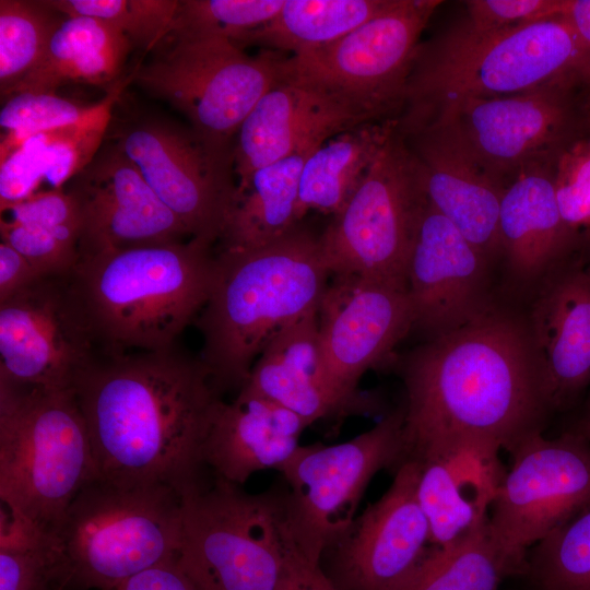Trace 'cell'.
<instances>
[{
    "instance_id": "1",
    "label": "cell",
    "mask_w": 590,
    "mask_h": 590,
    "mask_svg": "<svg viewBox=\"0 0 590 590\" xmlns=\"http://www.w3.org/2000/svg\"><path fill=\"white\" fill-rule=\"evenodd\" d=\"M404 456L459 448L512 453L554 412L527 318L495 307L405 357Z\"/></svg>"
},
{
    "instance_id": "2",
    "label": "cell",
    "mask_w": 590,
    "mask_h": 590,
    "mask_svg": "<svg viewBox=\"0 0 590 590\" xmlns=\"http://www.w3.org/2000/svg\"><path fill=\"white\" fill-rule=\"evenodd\" d=\"M74 391L98 476L184 497L209 481L203 450L222 399L199 356L176 346L97 356Z\"/></svg>"
},
{
    "instance_id": "3",
    "label": "cell",
    "mask_w": 590,
    "mask_h": 590,
    "mask_svg": "<svg viewBox=\"0 0 590 590\" xmlns=\"http://www.w3.org/2000/svg\"><path fill=\"white\" fill-rule=\"evenodd\" d=\"M330 279L319 236L298 226L260 248L216 251L212 290L196 324L199 357L220 396L239 391L269 343L318 310Z\"/></svg>"
},
{
    "instance_id": "4",
    "label": "cell",
    "mask_w": 590,
    "mask_h": 590,
    "mask_svg": "<svg viewBox=\"0 0 590 590\" xmlns=\"http://www.w3.org/2000/svg\"><path fill=\"white\" fill-rule=\"evenodd\" d=\"M215 269L212 244L190 238L81 257L69 284L97 352H156L197 319Z\"/></svg>"
},
{
    "instance_id": "5",
    "label": "cell",
    "mask_w": 590,
    "mask_h": 590,
    "mask_svg": "<svg viewBox=\"0 0 590 590\" xmlns=\"http://www.w3.org/2000/svg\"><path fill=\"white\" fill-rule=\"evenodd\" d=\"M184 498L163 484L93 480L50 533L62 589L111 590L176 557Z\"/></svg>"
},
{
    "instance_id": "6",
    "label": "cell",
    "mask_w": 590,
    "mask_h": 590,
    "mask_svg": "<svg viewBox=\"0 0 590 590\" xmlns=\"http://www.w3.org/2000/svg\"><path fill=\"white\" fill-rule=\"evenodd\" d=\"M96 477L74 390L0 381L1 508L51 533L75 496Z\"/></svg>"
},
{
    "instance_id": "7",
    "label": "cell",
    "mask_w": 590,
    "mask_h": 590,
    "mask_svg": "<svg viewBox=\"0 0 590 590\" xmlns=\"http://www.w3.org/2000/svg\"><path fill=\"white\" fill-rule=\"evenodd\" d=\"M580 57L574 31L558 14L491 33L460 22L420 46L403 116L467 98L520 94L571 72Z\"/></svg>"
},
{
    "instance_id": "8",
    "label": "cell",
    "mask_w": 590,
    "mask_h": 590,
    "mask_svg": "<svg viewBox=\"0 0 590 590\" xmlns=\"http://www.w3.org/2000/svg\"><path fill=\"white\" fill-rule=\"evenodd\" d=\"M297 552L284 483L249 494L212 475L184 498L177 560L199 590H283Z\"/></svg>"
},
{
    "instance_id": "9",
    "label": "cell",
    "mask_w": 590,
    "mask_h": 590,
    "mask_svg": "<svg viewBox=\"0 0 590 590\" xmlns=\"http://www.w3.org/2000/svg\"><path fill=\"white\" fill-rule=\"evenodd\" d=\"M151 51L132 81L180 111L194 133L225 156H232L229 143L260 98L292 73L282 52L249 56L219 36L169 32Z\"/></svg>"
},
{
    "instance_id": "10",
    "label": "cell",
    "mask_w": 590,
    "mask_h": 590,
    "mask_svg": "<svg viewBox=\"0 0 590 590\" xmlns=\"http://www.w3.org/2000/svg\"><path fill=\"white\" fill-rule=\"evenodd\" d=\"M420 164L396 127L345 205L319 236L334 275L406 290V267L425 203Z\"/></svg>"
},
{
    "instance_id": "11",
    "label": "cell",
    "mask_w": 590,
    "mask_h": 590,
    "mask_svg": "<svg viewBox=\"0 0 590 590\" xmlns=\"http://www.w3.org/2000/svg\"><path fill=\"white\" fill-rule=\"evenodd\" d=\"M404 410L334 445L299 446L278 472L285 485V515L299 554L319 565L326 546L357 516L373 477L404 462Z\"/></svg>"
},
{
    "instance_id": "12",
    "label": "cell",
    "mask_w": 590,
    "mask_h": 590,
    "mask_svg": "<svg viewBox=\"0 0 590 590\" xmlns=\"http://www.w3.org/2000/svg\"><path fill=\"white\" fill-rule=\"evenodd\" d=\"M436 0H390L377 15L338 40L291 56L293 73L323 86L370 121L404 107L420 37Z\"/></svg>"
},
{
    "instance_id": "13",
    "label": "cell",
    "mask_w": 590,
    "mask_h": 590,
    "mask_svg": "<svg viewBox=\"0 0 590 590\" xmlns=\"http://www.w3.org/2000/svg\"><path fill=\"white\" fill-rule=\"evenodd\" d=\"M492 503L487 531L524 574L529 548L590 504V442L569 430L536 434L512 453Z\"/></svg>"
},
{
    "instance_id": "14",
    "label": "cell",
    "mask_w": 590,
    "mask_h": 590,
    "mask_svg": "<svg viewBox=\"0 0 590 590\" xmlns=\"http://www.w3.org/2000/svg\"><path fill=\"white\" fill-rule=\"evenodd\" d=\"M432 115L449 121L476 158L506 184L533 164L554 161L585 134L571 72L520 94L467 98L402 118Z\"/></svg>"
},
{
    "instance_id": "15",
    "label": "cell",
    "mask_w": 590,
    "mask_h": 590,
    "mask_svg": "<svg viewBox=\"0 0 590 590\" xmlns=\"http://www.w3.org/2000/svg\"><path fill=\"white\" fill-rule=\"evenodd\" d=\"M111 140L191 238L219 241L236 188L232 156L213 151L191 128L148 115L116 125Z\"/></svg>"
},
{
    "instance_id": "16",
    "label": "cell",
    "mask_w": 590,
    "mask_h": 590,
    "mask_svg": "<svg viewBox=\"0 0 590 590\" xmlns=\"http://www.w3.org/2000/svg\"><path fill=\"white\" fill-rule=\"evenodd\" d=\"M318 332L324 378L354 414L376 413L379 402L358 382L413 329L408 290L355 275H334L319 303Z\"/></svg>"
},
{
    "instance_id": "17",
    "label": "cell",
    "mask_w": 590,
    "mask_h": 590,
    "mask_svg": "<svg viewBox=\"0 0 590 590\" xmlns=\"http://www.w3.org/2000/svg\"><path fill=\"white\" fill-rule=\"evenodd\" d=\"M69 275L40 276L0 302V381L74 390L98 356Z\"/></svg>"
},
{
    "instance_id": "18",
    "label": "cell",
    "mask_w": 590,
    "mask_h": 590,
    "mask_svg": "<svg viewBox=\"0 0 590 590\" xmlns=\"http://www.w3.org/2000/svg\"><path fill=\"white\" fill-rule=\"evenodd\" d=\"M388 489L323 550L319 566L340 590H402L430 547L416 496L418 465L405 460Z\"/></svg>"
},
{
    "instance_id": "19",
    "label": "cell",
    "mask_w": 590,
    "mask_h": 590,
    "mask_svg": "<svg viewBox=\"0 0 590 590\" xmlns=\"http://www.w3.org/2000/svg\"><path fill=\"white\" fill-rule=\"evenodd\" d=\"M489 262L428 202L422 208L406 267L414 324L427 340L493 310Z\"/></svg>"
},
{
    "instance_id": "20",
    "label": "cell",
    "mask_w": 590,
    "mask_h": 590,
    "mask_svg": "<svg viewBox=\"0 0 590 590\" xmlns=\"http://www.w3.org/2000/svg\"><path fill=\"white\" fill-rule=\"evenodd\" d=\"M64 189L80 210V258L191 238L111 139Z\"/></svg>"
},
{
    "instance_id": "21",
    "label": "cell",
    "mask_w": 590,
    "mask_h": 590,
    "mask_svg": "<svg viewBox=\"0 0 590 590\" xmlns=\"http://www.w3.org/2000/svg\"><path fill=\"white\" fill-rule=\"evenodd\" d=\"M398 128L420 164L427 202L491 263L500 260L498 219L507 184L476 158L445 118L401 119Z\"/></svg>"
},
{
    "instance_id": "22",
    "label": "cell",
    "mask_w": 590,
    "mask_h": 590,
    "mask_svg": "<svg viewBox=\"0 0 590 590\" xmlns=\"http://www.w3.org/2000/svg\"><path fill=\"white\" fill-rule=\"evenodd\" d=\"M374 122L327 88L292 73L267 92L241 123L232 160L237 180L302 148Z\"/></svg>"
},
{
    "instance_id": "23",
    "label": "cell",
    "mask_w": 590,
    "mask_h": 590,
    "mask_svg": "<svg viewBox=\"0 0 590 590\" xmlns=\"http://www.w3.org/2000/svg\"><path fill=\"white\" fill-rule=\"evenodd\" d=\"M527 321L554 411L573 405L590 385V262L578 253L536 287Z\"/></svg>"
},
{
    "instance_id": "24",
    "label": "cell",
    "mask_w": 590,
    "mask_h": 590,
    "mask_svg": "<svg viewBox=\"0 0 590 590\" xmlns=\"http://www.w3.org/2000/svg\"><path fill=\"white\" fill-rule=\"evenodd\" d=\"M554 161L522 169L502 194L500 260L509 281L520 288L536 290L552 271L576 256L580 247L582 233L569 229L558 208L553 184Z\"/></svg>"
},
{
    "instance_id": "25",
    "label": "cell",
    "mask_w": 590,
    "mask_h": 590,
    "mask_svg": "<svg viewBox=\"0 0 590 590\" xmlns=\"http://www.w3.org/2000/svg\"><path fill=\"white\" fill-rule=\"evenodd\" d=\"M307 427L291 410L239 390L215 410L203 450L205 465L213 476L241 486L255 473L278 471L287 462Z\"/></svg>"
},
{
    "instance_id": "26",
    "label": "cell",
    "mask_w": 590,
    "mask_h": 590,
    "mask_svg": "<svg viewBox=\"0 0 590 590\" xmlns=\"http://www.w3.org/2000/svg\"><path fill=\"white\" fill-rule=\"evenodd\" d=\"M416 496L430 528V547L451 546L487 524L505 474L498 452L459 448L414 460Z\"/></svg>"
},
{
    "instance_id": "27",
    "label": "cell",
    "mask_w": 590,
    "mask_h": 590,
    "mask_svg": "<svg viewBox=\"0 0 590 590\" xmlns=\"http://www.w3.org/2000/svg\"><path fill=\"white\" fill-rule=\"evenodd\" d=\"M317 311L269 343L240 389L291 410L309 426L324 418L354 414L324 378Z\"/></svg>"
},
{
    "instance_id": "28",
    "label": "cell",
    "mask_w": 590,
    "mask_h": 590,
    "mask_svg": "<svg viewBox=\"0 0 590 590\" xmlns=\"http://www.w3.org/2000/svg\"><path fill=\"white\" fill-rule=\"evenodd\" d=\"M133 48L114 25L90 16H63L36 66L8 94L56 91L67 84L110 88ZM5 97V98H7Z\"/></svg>"
},
{
    "instance_id": "29",
    "label": "cell",
    "mask_w": 590,
    "mask_h": 590,
    "mask_svg": "<svg viewBox=\"0 0 590 590\" xmlns=\"http://www.w3.org/2000/svg\"><path fill=\"white\" fill-rule=\"evenodd\" d=\"M320 143H310L236 181L219 250L260 248L297 226L300 173Z\"/></svg>"
},
{
    "instance_id": "30",
    "label": "cell",
    "mask_w": 590,
    "mask_h": 590,
    "mask_svg": "<svg viewBox=\"0 0 590 590\" xmlns=\"http://www.w3.org/2000/svg\"><path fill=\"white\" fill-rule=\"evenodd\" d=\"M396 123L397 119L364 123L317 145L300 173L299 220L309 211L335 215L357 188Z\"/></svg>"
},
{
    "instance_id": "31",
    "label": "cell",
    "mask_w": 590,
    "mask_h": 590,
    "mask_svg": "<svg viewBox=\"0 0 590 590\" xmlns=\"http://www.w3.org/2000/svg\"><path fill=\"white\" fill-rule=\"evenodd\" d=\"M390 0H285L241 45L300 56L329 45L380 13Z\"/></svg>"
},
{
    "instance_id": "32",
    "label": "cell",
    "mask_w": 590,
    "mask_h": 590,
    "mask_svg": "<svg viewBox=\"0 0 590 590\" xmlns=\"http://www.w3.org/2000/svg\"><path fill=\"white\" fill-rule=\"evenodd\" d=\"M509 575L516 574L486 524L451 546L429 547L402 590H497Z\"/></svg>"
},
{
    "instance_id": "33",
    "label": "cell",
    "mask_w": 590,
    "mask_h": 590,
    "mask_svg": "<svg viewBox=\"0 0 590 590\" xmlns=\"http://www.w3.org/2000/svg\"><path fill=\"white\" fill-rule=\"evenodd\" d=\"M63 16L46 0H0L2 99L36 66Z\"/></svg>"
},
{
    "instance_id": "34",
    "label": "cell",
    "mask_w": 590,
    "mask_h": 590,
    "mask_svg": "<svg viewBox=\"0 0 590 590\" xmlns=\"http://www.w3.org/2000/svg\"><path fill=\"white\" fill-rule=\"evenodd\" d=\"M523 575L535 590H590V504L529 550Z\"/></svg>"
},
{
    "instance_id": "35",
    "label": "cell",
    "mask_w": 590,
    "mask_h": 590,
    "mask_svg": "<svg viewBox=\"0 0 590 590\" xmlns=\"http://www.w3.org/2000/svg\"><path fill=\"white\" fill-rule=\"evenodd\" d=\"M0 590H63L51 534L1 508Z\"/></svg>"
},
{
    "instance_id": "36",
    "label": "cell",
    "mask_w": 590,
    "mask_h": 590,
    "mask_svg": "<svg viewBox=\"0 0 590 590\" xmlns=\"http://www.w3.org/2000/svg\"><path fill=\"white\" fill-rule=\"evenodd\" d=\"M118 82L106 96L93 104H81L48 92L10 95L0 110V161L35 134L87 120L105 107Z\"/></svg>"
},
{
    "instance_id": "37",
    "label": "cell",
    "mask_w": 590,
    "mask_h": 590,
    "mask_svg": "<svg viewBox=\"0 0 590 590\" xmlns=\"http://www.w3.org/2000/svg\"><path fill=\"white\" fill-rule=\"evenodd\" d=\"M285 0H180L169 32L219 36L241 48Z\"/></svg>"
},
{
    "instance_id": "38",
    "label": "cell",
    "mask_w": 590,
    "mask_h": 590,
    "mask_svg": "<svg viewBox=\"0 0 590 590\" xmlns=\"http://www.w3.org/2000/svg\"><path fill=\"white\" fill-rule=\"evenodd\" d=\"M66 16H90L121 31L133 47L151 51L168 33L178 0H46Z\"/></svg>"
},
{
    "instance_id": "39",
    "label": "cell",
    "mask_w": 590,
    "mask_h": 590,
    "mask_svg": "<svg viewBox=\"0 0 590 590\" xmlns=\"http://www.w3.org/2000/svg\"><path fill=\"white\" fill-rule=\"evenodd\" d=\"M0 235L42 275H69L80 258V229L25 226L1 219Z\"/></svg>"
},
{
    "instance_id": "40",
    "label": "cell",
    "mask_w": 590,
    "mask_h": 590,
    "mask_svg": "<svg viewBox=\"0 0 590 590\" xmlns=\"http://www.w3.org/2000/svg\"><path fill=\"white\" fill-rule=\"evenodd\" d=\"M553 184L565 224L575 233L590 228V134L570 141L557 155Z\"/></svg>"
},
{
    "instance_id": "41",
    "label": "cell",
    "mask_w": 590,
    "mask_h": 590,
    "mask_svg": "<svg viewBox=\"0 0 590 590\" xmlns=\"http://www.w3.org/2000/svg\"><path fill=\"white\" fill-rule=\"evenodd\" d=\"M461 22L475 32L491 33L557 15L560 0H471Z\"/></svg>"
},
{
    "instance_id": "42",
    "label": "cell",
    "mask_w": 590,
    "mask_h": 590,
    "mask_svg": "<svg viewBox=\"0 0 590 590\" xmlns=\"http://www.w3.org/2000/svg\"><path fill=\"white\" fill-rule=\"evenodd\" d=\"M5 212L10 222L50 229L81 231V215L73 197L64 189L39 190Z\"/></svg>"
},
{
    "instance_id": "43",
    "label": "cell",
    "mask_w": 590,
    "mask_h": 590,
    "mask_svg": "<svg viewBox=\"0 0 590 590\" xmlns=\"http://www.w3.org/2000/svg\"><path fill=\"white\" fill-rule=\"evenodd\" d=\"M111 590H199L177 556L148 568Z\"/></svg>"
},
{
    "instance_id": "44",
    "label": "cell",
    "mask_w": 590,
    "mask_h": 590,
    "mask_svg": "<svg viewBox=\"0 0 590 590\" xmlns=\"http://www.w3.org/2000/svg\"><path fill=\"white\" fill-rule=\"evenodd\" d=\"M42 275L19 251L0 243V302L25 288Z\"/></svg>"
},
{
    "instance_id": "45",
    "label": "cell",
    "mask_w": 590,
    "mask_h": 590,
    "mask_svg": "<svg viewBox=\"0 0 590 590\" xmlns=\"http://www.w3.org/2000/svg\"><path fill=\"white\" fill-rule=\"evenodd\" d=\"M283 590H340L319 565L306 560L298 552L292 558Z\"/></svg>"
},
{
    "instance_id": "46",
    "label": "cell",
    "mask_w": 590,
    "mask_h": 590,
    "mask_svg": "<svg viewBox=\"0 0 590 590\" xmlns=\"http://www.w3.org/2000/svg\"><path fill=\"white\" fill-rule=\"evenodd\" d=\"M557 14L570 25L576 35L580 61L588 58L590 56V0H560Z\"/></svg>"
},
{
    "instance_id": "47",
    "label": "cell",
    "mask_w": 590,
    "mask_h": 590,
    "mask_svg": "<svg viewBox=\"0 0 590 590\" xmlns=\"http://www.w3.org/2000/svg\"><path fill=\"white\" fill-rule=\"evenodd\" d=\"M590 442V393L588 394L582 410L574 425L567 429Z\"/></svg>"
},
{
    "instance_id": "48",
    "label": "cell",
    "mask_w": 590,
    "mask_h": 590,
    "mask_svg": "<svg viewBox=\"0 0 590 590\" xmlns=\"http://www.w3.org/2000/svg\"><path fill=\"white\" fill-rule=\"evenodd\" d=\"M571 75L578 91L590 94V56L577 64Z\"/></svg>"
},
{
    "instance_id": "49",
    "label": "cell",
    "mask_w": 590,
    "mask_h": 590,
    "mask_svg": "<svg viewBox=\"0 0 590 590\" xmlns=\"http://www.w3.org/2000/svg\"><path fill=\"white\" fill-rule=\"evenodd\" d=\"M577 98L583 132L590 134V94L577 88Z\"/></svg>"
},
{
    "instance_id": "50",
    "label": "cell",
    "mask_w": 590,
    "mask_h": 590,
    "mask_svg": "<svg viewBox=\"0 0 590 590\" xmlns=\"http://www.w3.org/2000/svg\"><path fill=\"white\" fill-rule=\"evenodd\" d=\"M578 257L585 262H590V228L581 234Z\"/></svg>"
}]
</instances>
